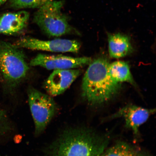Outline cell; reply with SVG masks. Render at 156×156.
I'll return each mask as SVG.
<instances>
[{"mask_svg": "<svg viewBox=\"0 0 156 156\" xmlns=\"http://www.w3.org/2000/svg\"><path fill=\"white\" fill-rule=\"evenodd\" d=\"M108 136L85 128L64 131L46 149L44 156H102Z\"/></svg>", "mask_w": 156, "mask_h": 156, "instance_id": "obj_1", "label": "cell"}, {"mask_svg": "<svg viewBox=\"0 0 156 156\" xmlns=\"http://www.w3.org/2000/svg\"><path fill=\"white\" fill-rule=\"evenodd\" d=\"M106 58H97L89 64L82 83V96L89 104H102L113 98L120 91L121 83L112 79L109 73Z\"/></svg>", "mask_w": 156, "mask_h": 156, "instance_id": "obj_2", "label": "cell"}, {"mask_svg": "<svg viewBox=\"0 0 156 156\" xmlns=\"http://www.w3.org/2000/svg\"><path fill=\"white\" fill-rule=\"evenodd\" d=\"M64 4L63 0H52L35 12L34 22L47 36L58 37L67 34H80L70 24L67 16L62 12Z\"/></svg>", "mask_w": 156, "mask_h": 156, "instance_id": "obj_3", "label": "cell"}, {"mask_svg": "<svg viewBox=\"0 0 156 156\" xmlns=\"http://www.w3.org/2000/svg\"><path fill=\"white\" fill-rule=\"evenodd\" d=\"M29 69L22 48L9 42H0V69L10 87H17L26 77Z\"/></svg>", "mask_w": 156, "mask_h": 156, "instance_id": "obj_4", "label": "cell"}, {"mask_svg": "<svg viewBox=\"0 0 156 156\" xmlns=\"http://www.w3.org/2000/svg\"><path fill=\"white\" fill-rule=\"evenodd\" d=\"M28 101L35 124V133L40 135L53 118L57 110L52 98L34 88L28 91Z\"/></svg>", "mask_w": 156, "mask_h": 156, "instance_id": "obj_5", "label": "cell"}, {"mask_svg": "<svg viewBox=\"0 0 156 156\" xmlns=\"http://www.w3.org/2000/svg\"><path fill=\"white\" fill-rule=\"evenodd\" d=\"M15 44L22 49L54 52H78L81 47L80 44L75 40L57 38L45 41L28 37L19 39Z\"/></svg>", "mask_w": 156, "mask_h": 156, "instance_id": "obj_6", "label": "cell"}, {"mask_svg": "<svg viewBox=\"0 0 156 156\" xmlns=\"http://www.w3.org/2000/svg\"><path fill=\"white\" fill-rule=\"evenodd\" d=\"M92 60L87 57L75 58L58 55H37L31 60L29 66H40L50 70L73 69L83 67L90 64Z\"/></svg>", "mask_w": 156, "mask_h": 156, "instance_id": "obj_7", "label": "cell"}, {"mask_svg": "<svg viewBox=\"0 0 156 156\" xmlns=\"http://www.w3.org/2000/svg\"><path fill=\"white\" fill-rule=\"evenodd\" d=\"M155 111V108H147L129 104L121 108L108 117L107 119L123 118L126 127L132 130L134 135L137 136L139 135L140 127L147 121Z\"/></svg>", "mask_w": 156, "mask_h": 156, "instance_id": "obj_8", "label": "cell"}, {"mask_svg": "<svg viewBox=\"0 0 156 156\" xmlns=\"http://www.w3.org/2000/svg\"><path fill=\"white\" fill-rule=\"evenodd\" d=\"M81 73V70L79 69L54 70L44 82V89L51 96L61 94L69 87Z\"/></svg>", "mask_w": 156, "mask_h": 156, "instance_id": "obj_9", "label": "cell"}, {"mask_svg": "<svg viewBox=\"0 0 156 156\" xmlns=\"http://www.w3.org/2000/svg\"><path fill=\"white\" fill-rule=\"evenodd\" d=\"M29 18V13L24 10L3 13L0 15V34H21L26 29Z\"/></svg>", "mask_w": 156, "mask_h": 156, "instance_id": "obj_10", "label": "cell"}, {"mask_svg": "<svg viewBox=\"0 0 156 156\" xmlns=\"http://www.w3.org/2000/svg\"><path fill=\"white\" fill-rule=\"evenodd\" d=\"M109 52L111 57L120 58L133 51L129 37L120 33L108 34Z\"/></svg>", "mask_w": 156, "mask_h": 156, "instance_id": "obj_11", "label": "cell"}, {"mask_svg": "<svg viewBox=\"0 0 156 156\" xmlns=\"http://www.w3.org/2000/svg\"><path fill=\"white\" fill-rule=\"evenodd\" d=\"M102 156H153L135 146L119 141L105 151Z\"/></svg>", "mask_w": 156, "mask_h": 156, "instance_id": "obj_12", "label": "cell"}, {"mask_svg": "<svg viewBox=\"0 0 156 156\" xmlns=\"http://www.w3.org/2000/svg\"><path fill=\"white\" fill-rule=\"evenodd\" d=\"M109 73L117 82H126L136 86V84L130 73L129 65L127 62L117 61L109 64Z\"/></svg>", "mask_w": 156, "mask_h": 156, "instance_id": "obj_13", "label": "cell"}, {"mask_svg": "<svg viewBox=\"0 0 156 156\" xmlns=\"http://www.w3.org/2000/svg\"><path fill=\"white\" fill-rule=\"evenodd\" d=\"M52 0H9L8 6L17 10L25 9H39Z\"/></svg>", "mask_w": 156, "mask_h": 156, "instance_id": "obj_14", "label": "cell"}, {"mask_svg": "<svg viewBox=\"0 0 156 156\" xmlns=\"http://www.w3.org/2000/svg\"><path fill=\"white\" fill-rule=\"evenodd\" d=\"M9 0H0V6L4 4L8 1Z\"/></svg>", "mask_w": 156, "mask_h": 156, "instance_id": "obj_15", "label": "cell"}, {"mask_svg": "<svg viewBox=\"0 0 156 156\" xmlns=\"http://www.w3.org/2000/svg\"><path fill=\"white\" fill-rule=\"evenodd\" d=\"M4 117V114L2 111L0 110V122L2 119Z\"/></svg>", "mask_w": 156, "mask_h": 156, "instance_id": "obj_16", "label": "cell"}]
</instances>
